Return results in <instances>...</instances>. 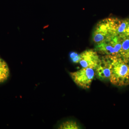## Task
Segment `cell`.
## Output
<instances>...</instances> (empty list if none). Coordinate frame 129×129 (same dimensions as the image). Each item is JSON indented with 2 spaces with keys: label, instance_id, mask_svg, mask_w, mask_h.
<instances>
[{
  "label": "cell",
  "instance_id": "9c48e42d",
  "mask_svg": "<svg viewBox=\"0 0 129 129\" xmlns=\"http://www.w3.org/2000/svg\"><path fill=\"white\" fill-rule=\"evenodd\" d=\"M10 74L8 65L5 60L0 57V83L6 81Z\"/></svg>",
  "mask_w": 129,
  "mask_h": 129
},
{
  "label": "cell",
  "instance_id": "8fae6325",
  "mask_svg": "<svg viewBox=\"0 0 129 129\" xmlns=\"http://www.w3.org/2000/svg\"><path fill=\"white\" fill-rule=\"evenodd\" d=\"M70 57L72 61L75 63L79 62L80 55L75 52H72L70 53Z\"/></svg>",
  "mask_w": 129,
  "mask_h": 129
},
{
  "label": "cell",
  "instance_id": "8992f818",
  "mask_svg": "<svg viewBox=\"0 0 129 129\" xmlns=\"http://www.w3.org/2000/svg\"><path fill=\"white\" fill-rule=\"evenodd\" d=\"M111 67L110 56L104 55L100 58L99 63L95 70L96 78L101 80H109Z\"/></svg>",
  "mask_w": 129,
  "mask_h": 129
},
{
  "label": "cell",
  "instance_id": "6da1fadb",
  "mask_svg": "<svg viewBox=\"0 0 129 129\" xmlns=\"http://www.w3.org/2000/svg\"><path fill=\"white\" fill-rule=\"evenodd\" d=\"M120 20L115 18H108L99 21L92 34V41L95 45L112 39L117 36Z\"/></svg>",
  "mask_w": 129,
  "mask_h": 129
},
{
  "label": "cell",
  "instance_id": "7a4b0ae2",
  "mask_svg": "<svg viewBox=\"0 0 129 129\" xmlns=\"http://www.w3.org/2000/svg\"><path fill=\"white\" fill-rule=\"evenodd\" d=\"M111 60L109 80L113 85L126 86L129 85V63L121 57L110 56Z\"/></svg>",
  "mask_w": 129,
  "mask_h": 129
},
{
  "label": "cell",
  "instance_id": "52a82bcc",
  "mask_svg": "<svg viewBox=\"0 0 129 129\" xmlns=\"http://www.w3.org/2000/svg\"><path fill=\"white\" fill-rule=\"evenodd\" d=\"M117 36L122 38H129V18L120 20L117 30Z\"/></svg>",
  "mask_w": 129,
  "mask_h": 129
},
{
  "label": "cell",
  "instance_id": "ba28073f",
  "mask_svg": "<svg viewBox=\"0 0 129 129\" xmlns=\"http://www.w3.org/2000/svg\"><path fill=\"white\" fill-rule=\"evenodd\" d=\"M120 55L121 58L129 63V38L122 39Z\"/></svg>",
  "mask_w": 129,
  "mask_h": 129
},
{
  "label": "cell",
  "instance_id": "5b68a950",
  "mask_svg": "<svg viewBox=\"0 0 129 129\" xmlns=\"http://www.w3.org/2000/svg\"><path fill=\"white\" fill-rule=\"evenodd\" d=\"M80 55L79 63L83 68L95 70L96 68L100 57L95 50L89 49L84 51Z\"/></svg>",
  "mask_w": 129,
  "mask_h": 129
},
{
  "label": "cell",
  "instance_id": "277c9868",
  "mask_svg": "<svg viewBox=\"0 0 129 129\" xmlns=\"http://www.w3.org/2000/svg\"><path fill=\"white\" fill-rule=\"evenodd\" d=\"M94 70L83 68L81 69L70 73L74 83L80 88L84 89H89L95 75Z\"/></svg>",
  "mask_w": 129,
  "mask_h": 129
},
{
  "label": "cell",
  "instance_id": "30bf717a",
  "mask_svg": "<svg viewBox=\"0 0 129 129\" xmlns=\"http://www.w3.org/2000/svg\"><path fill=\"white\" fill-rule=\"evenodd\" d=\"M80 128L77 122L73 120H69L63 122L58 127L61 129H79Z\"/></svg>",
  "mask_w": 129,
  "mask_h": 129
},
{
  "label": "cell",
  "instance_id": "3957f363",
  "mask_svg": "<svg viewBox=\"0 0 129 129\" xmlns=\"http://www.w3.org/2000/svg\"><path fill=\"white\" fill-rule=\"evenodd\" d=\"M121 42L122 39L117 36L111 39L96 44L95 50L98 53L103 55L120 57Z\"/></svg>",
  "mask_w": 129,
  "mask_h": 129
}]
</instances>
